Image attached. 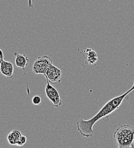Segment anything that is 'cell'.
Listing matches in <instances>:
<instances>
[{"mask_svg": "<svg viewBox=\"0 0 134 148\" xmlns=\"http://www.w3.org/2000/svg\"><path fill=\"white\" fill-rule=\"evenodd\" d=\"M133 90L134 82L133 87L129 90L122 95L116 96L109 100L93 117L87 120L83 119L78 120L77 121V128L80 134L85 137H92L94 132L93 127L96 123L100 119H103L104 121L107 122L106 118L107 117L109 119V116L119 108L124 99Z\"/></svg>", "mask_w": 134, "mask_h": 148, "instance_id": "1", "label": "cell"}, {"mask_svg": "<svg viewBox=\"0 0 134 148\" xmlns=\"http://www.w3.org/2000/svg\"><path fill=\"white\" fill-rule=\"evenodd\" d=\"M116 145L119 148H134V127L123 125L119 127L114 133Z\"/></svg>", "mask_w": 134, "mask_h": 148, "instance_id": "2", "label": "cell"}, {"mask_svg": "<svg viewBox=\"0 0 134 148\" xmlns=\"http://www.w3.org/2000/svg\"><path fill=\"white\" fill-rule=\"evenodd\" d=\"M52 64H53V60L50 56H39L33 65V72L35 74H42L45 75Z\"/></svg>", "mask_w": 134, "mask_h": 148, "instance_id": "3", "label": "cell"}, {"mask_svg": "<svg viewBox=\"0 0 134 148\" xmlns=\"http://www.w3.org/2000/svg\"><path fill=\"white\" fill-rule=\"evenodd\" d=\"M46 79L47 84L45 87V93L47 98L52 101L53 106L56 108H59L62 104V100L60 96L59 93L57 89L51 84L49 80L46 77Z\"/></svg>", "mask_w": 134, "mask_h": 148, "instance_id": "4", "label": "cell"}, {"mask_svg": "<svg viewBox=\"0 0 134 148\" xmlns=\"http://www.w3.org/2000/svg\"><path fill=\"white\" fill-rule=\"evenodd\" d=\"M62 75L61 70L53 63L50 65L46 74L44 76L49 80L51 84H57L60 83L62 80Z\"/></svg>", "mask_w": 134, "mask_h": 148, "instance_id": "5", "label": "cell"}, {"mask_svg": "<svg viewBox=\"0 0 134 148\" xmlns=\"http://www.w3.org/2000/svg\"><path fill=\"white\" fill-rule=\"evenodd\" d=\"M1 63V73L4 76H6L9 79H12L13 77L14 73V66L13 64L8 61L2 60L0 61Z\"/></svg>", "mask_w": 134, "mask_h": 148, "instance_id": "6", "label": "cell"}, {"mask_svg": "<svg viewBox=\"0 0 134 148\" xmlns=\"http://www.w3.org/2000/svg\"><path fill=\"white\" fill-rule=\"evenodd\" d=\"M14 55L16 56L15 63L16 65L20 69H22L25 73V75L26 74L25 73V69L26 66L29 64L30 60L29 58L25 54H20L17 52H14Z\"/></svg>", "mask_w": 134, "mask_h": 148, "instance_id": "7", "label": "cell"}, {"mask_svg": "<svg viewBox=\"0 0 134 148\" xmlns=\"http://www.w3.org/2000/svg\"><path fill=\"white\" fill-rule=\"evenodd\" d=\"M21 132L17 130H12L8 136V141L12 145H17L22 136Z\"/></svg>", "mask_w": 134, "mask_h": 148, "instance_id": "8", "label": "cell"}, {"mask_svg": "<svg viewBox=\"0 0 134 148\" xmlns=\"http://www.w3.org/2000/svg\"><path fill=\"white\" fill-rule=\"evenodd\" d=\"M87 56V59L85 60L86 63L89 64H94L98 60V56L94 50L91 49H87L84 51Z\"/></svg>", "mask_w": 134, "mask_h": 148, "instance_id": "9", "label": "cell"}, {"mask_svg": "<svg viewBox=\"0 0 134 148\" xmlns=\"http://www.w3.org/2000/svg\"><path fill=\"white\" fill-rule=\"evenodd\" d=\"M32 101V103L34 105L40 106L42 104V98L40 96L36 95V96H34L33 97Z\"/></svg>", "mask_w": 134, "mask_h": 148, "instance_id": "10", "label": "cell"}, {"mask_svg": "<svg viewBox=\"0 0 134 148\" xmlns=\"http://www.w3.org/2000/svg\"><path fill=\"white\" fill-rule=\"evenodd\" d=\"M26 141H27V137L24 135H22L17 146H19V147L23 146L26 143Z\"/></svg>", "mask_w": 134, "mask_h": 148, "instance_id": "11", "label": "cell"}, {"mask_svg": "<svg viewBox=\"0 0 134 148\" xmlns=\"http://www.w3.org/2000/svg\"><path fill=\"white\" fill-rule=\"evenodd\" d=\"M0 51H1V56H0V61H1L2 60H4V59H3V53L2 50H0Z\"/></svg>", "mask_w": 134, "mask_h": 148, "instance_id": "12", "label": "cell"}, {"mask_svg": "<svg viewBox=\"0 0 134 148\" xmlns=\"http://www.w3.org/2000/svg\"><path fill=\"white\" fill-rule=\"evenodd\" d=\"M29 8H32L33 7L32 0H29Z\"/></svg>", "mask_w": 134, "mask_h": 148, "instance_id": "13", "label": "cell"}]
</instances>
